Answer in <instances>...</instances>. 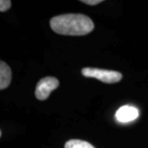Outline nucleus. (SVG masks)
Wrapping results in <instances>:
<instances>
[{"label":"nucleus","mask_w":148,"mask_h":148,"mask_svg":"<svg viewBox=\"0 0 148 148\" xmlns=\"http://www.w3.org/2000/svg\"><path fill=\"white\" fill-rule=\"evenodd\" d=\"M50 27L57 34L64 36H85L94 29V23L89 16L82 14H64L53 16Z\"/></svg>","instance_id":"f257e3e1"},{"label":"nucleus","mask_w":148,"mask_h":148,"mask_svg":"<svg viewBox=\"0 0 148 148\" xmlns=\"http://www.w3.org/2000/svg\"><path fill=\"white\" fill-rule=\"evenodd\" d=\"M82 73L86 77H93L109 84L118 82L123 77L119 72L93 68H84L82 70Z\"/></svg>","instance_id":"f03ea898"},{"label":"nucleus","mask_w":148,"mask_h":148,"mask_svg":"<svg viewBox=\"0 0 148 148\" xmlns=\"http://www.w3.org/2000/svg\"><path fill=\"white\" fill-rule=\"evenodd\" d=\"M59 86V82L53 77H44L36 85V97L40 101H45L49 96L50 93Z\"/></svg>","instance_id":"7ed1b4c3"},{"label":"nucleus","mask_w":148,"mask_h":148,"mask_svg":"<svg viewBox=\"0 0 148 148\" xmlns=\"http://www.w3.org/2000/svg\"><path fill=\"white\" fill-rule=\"evenodd\" d=\"M138 110L137 108L130 106L120 107L115 114V118L120 123H127L135 120L138 117Z\"/></svg>","instance_id":"20e7f679"},{"label":"nucleus","mask_w":148,"mask_h":148,"mask_svg":"<svg viewBox=\"0 0 148 148\" xmlns=\"http://www.w3.org/2000/svg\"><path fill=\"white\" fill-rule=\"evenodd\" d=\"M12 71L8 65L3 61L0 62V90L6 89L10 85Z\"/></svg>","instance_id":"39448f33"},{"label":"nucleus","mask_w":148,"mask_h":148,"mask_svg":"<svg viewBox=\"0 0 148 148\" xmlns=\"http://www.w3.org/2000/svg\"><path fill=\"white\" fill-rule=\"evenodd\" d=\"M64 148H95L90 143L77 140V139H73L69 140L65 143Z\"/></svg>","instance_id":"423d86ee"},{"label":"nucleus","mask_w":148,"mask_h":148,"mask_svg":"<svg viewBox=\"0 0 148 148\" xmlns=\"http://www.w3.org/2000/svg\"><path fill=\"white\" fill-rule=\"evenodd\" d=\"M11 1L9 0H1L0 1V11L3 12H5L8 9H9L11 7Z\"/></svg>","instance_id":"0eeeda50"},{"label":"nucleus","mask_w":148,"mask_h":148,"mask_svg":"<svg viewBox=\"0 0 148 148\" xmlns=\"http://www.w3.org/2000/svg\"><path fill=\"white\" fill-rule=\"evenodd\" d=\"M82 3H84L86 4H88V5H96V4H99L101 3V0H83L82 1Z\"/></svg>","instance_id":"6e6552de"}]
</instances>
